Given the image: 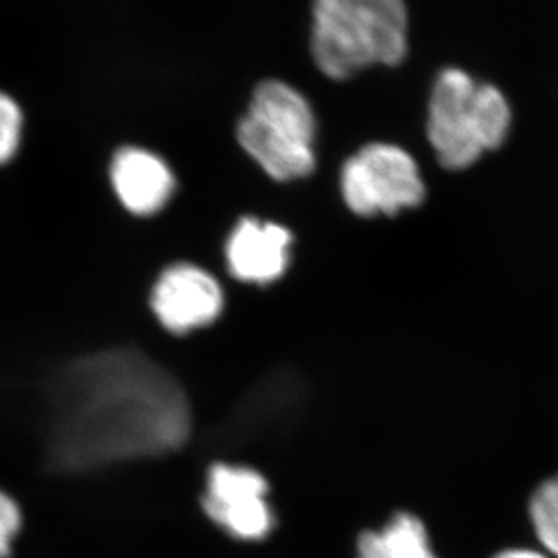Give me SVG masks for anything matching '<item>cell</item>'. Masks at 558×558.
Returning a JSON list of instances; mask_svg holds the SVG:
<instances>
[{"label": "cell", "mask_w": 558, "mask_h": 558, "mask_svg": "<svg viewBox=\"0 0 558 558\" xmlns=\"http://www.w3.org/2000/svg\"><path fill=\"white\" fill-rule=\"evenodd\" d=\"M291 246L293 235L288 228L257 217H243L227 241L228 269L246 284H274L288 271Z\"/></svg>", "instance_id": "cell-8"}, {"label": "cell", "mask_w": 558, "mask_h": 558, "mask_svg": "<svg viewBox=\"0 0 558 558\" xmlns=\"http://www.w3.org/2000/svg\"><path fill=\"white\" fill-rule=\"evenodd\" d=\"M268 494V481L257 470L219 463L208 474L203 508L232 537L255 543L274 532Z\"/></svg>", "instance_id": "cell-6"}, {"label": "cell", "mask_w": 558, "mask_h": 558, "mask_svg": "<svg viewBox=\"0 0 558 558\" xmlns=\"http://www.w3.org/2000/svg\"><path fill=\"white\" fill-rule=\"evenodd\" d=\"M340 189L349 210L360 217L396 216L425 199L422 172L405 148L369 143L343 163Z\"/></svg>", "instance_id": "cell-5"}, {"label": "cell", "mask_w": 558, "mask_h": 558, "mask_svg": "<svg viewBox=\"0 0 558 558\" xmlns=\"http://www.w3.org/2000/svg\"><path fill=\"white\" fill-rule=\"evenodd\" d=\"M150 304L165 329L185 335L210 326L221 316L225 293L221 284L199 266L172 264L154 284Z\"/></svg>", "instance_id": "cell-7"}, {"label": "cell", "mask_w": 558, "mask_h": 558, "mask_svg": "<svg viewBox=\"0 0 558 558\" xmlns=\"http://www.w3.org/2000/svg\"><path fill=\"white\" fill-rule=\"evenodd\" d=\"M409 51L405 0H313L311 53L327 78L398 65Z\"/></svg>", "instance_id": "cell-2"}, {"label": "cell", "mask_w": 558, "mask_h": 558, "mask_svg": "<svg viewBox=\"0 0 558 558\" xmlns=\"http://www.w3.org/2000/svg\"><path fill=\"white\" fill-rule=\"evenodd\" d=\"M511 107L496 85L466 71L442 69L428 104V142L442 169L464 170L508 137Z\"/></svg>", "instance_id": "cell-3"}, {"label": "cell", "mask_w": 558, "mask_h": 558, "mask_svg": "<svg viewBox=\"0 0 558 558\" xmlns=\"http://www.w3.org/2000/svg\"><path fill=\"white\" fill-rule=\"evenodd\" d=\"M21 519L19 506L0 492V558H10L11 543L21 530Z\"/></svg>", "instance_id": "cell-13"}, {"label": "cell", "mask_w": 558, "mask_h": 558, "mask_svg": "<svg viewBox=\"0 0 558 558\" xmlns=\"http://www.w3.org/2000/svg\"><path fill=\"white\" fill-rule=\"evenodd\" d=\"M111 183L118 201L132 216H156L169 205L175 190L174 172L158 154L123 147L111 163Z\"/></svg>", "instance_id": "cell-9"}, {"label": "cell", "mask_w": 558, "mask_h": 558, "mask_svg": "<svg viewBox=\"0 0 558 558\" xmlns=\"http://www.w3.org/2000/svg\"><path fill=\"white\" fill-rule=\"evenodd\" d=\"M315 112L301 90L266 80L238 125L239 145L271 178L293 181L315 170Z\"/></svg>", "instance_id": "cell-4"}, {"label": "cell", "mask_w": 558, "mask_h": 558, "mask_svg": "<svg viewBox=\"0 0 558 558\" xmlns=\"http://www.w3.org/2000/svg\"><path fill=\"white\" fill-rule=\"evenodd\" d=\"M356 558H437L427 527L409 511H398L379 530L359 537Z\"/></svg>", "instance_id": "cell-10"}, {"label": "cell", "mask_w": 558, "mask_h": 558, "mask_svg": "<svg viewBox=\"0 0 558 558\" xmlns=\"http://www.w3.org/2000/svg\"><path fill=\"white\" fill-rule=\"evenodd\" d=\"M192 428L178 379L136 349L89 354L68 365L51 392L48 452L63 472L174 452Z\"/></svg>", "instance_id": "cell-1"}, {"label": "cell", "mask_w": 558, "mask_h": 558, "mask_svg": "<svg viewBox=\"0 0 558 558\" xmlns=\"http://www.w3.org/2000/svg\"><path fill=\"white\" fill-rule=\"evenodd\" d=\"M24 117L10 95L0 90V165L10 163L21 147Z\"/></svg>", "instance_id": "cell-12"}, {"label": "cell", "mask_w": 558, "mask_h": 558, "mask_svg": "<svg viewBox=\"0 0 558 558\" xmlns=\"http://www.w3.org/2000/svg\"><path fill=\"white\" fill-rule=\"evenodd\" d=\"M494 558H551L544 551H537V549L530 548H511L500 551Z\"/></svg>", "instance_id": "cell-14"}, {"label": "cell", "mask_w": 558, "mask_h": 558, "mask_svg": "<svg viewBox=\"0 0 558 558\" xmlns=\"http://www.w3.org/2000/svg\"><path fill=\"white\" fill-rule=\"evenodd\" d=\"M530 519L544 554L558 558V474L533 492Z\"/></svg>", "instance_id": "cell-11"}]
</instances>
